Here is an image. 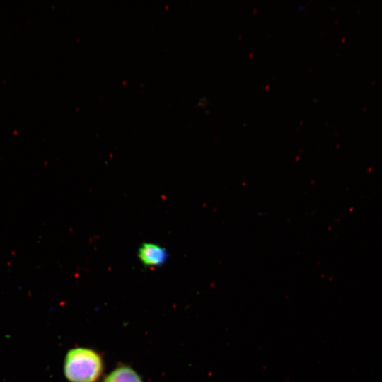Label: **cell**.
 Returning <instances> with one entry per match:
<instances>
[{
    "label": "cell",
    "mask_w": 382,
    "mask_h": 382,
    "mask_svg": "<svg viewBox=\"0 0 382 382\" xmlns=\"http://www.w3.org/2000/svg\"><path fill=\"white\" fill-rule=\"evenodd\" d=\"M102 370L100 356L90 349H72L64 360V374L71 382H95L99 378Z\"/></svg>",
    "instance_id": "6da1fadb"
},
{
    "label": "cell",
    "mask_w": 382,
    "mask_h": 382,
    "mask_svg": "<svg viewBox=\"0 0 382 382\" xmlns=\"http://www.w3.org/2000/svg\"><path fill=\"white\" fill-rule=\"evenodd\" d=\"M137 256L146 267H160L168 260V253L166 248L155 243H143L138 249Z\"/></svg>",
    "instance_id": "7a4b0ae2"
},
{
    "label": "cell",
    "mask_w": 382,
    "mask_h": 382,
    "mask_svg": "<svg viewBox=\"0 0 382 382\" xmlns=\"http://www.w3.org/2000/svg\"><path fill=\"white\" fill-rule=\"evenodd\" d=\"M103 382H141V380L132 369L120 366L112 371Z\"/></svg>",
    "instance_id": "3957f363"
}]
</instances>
